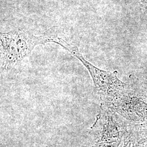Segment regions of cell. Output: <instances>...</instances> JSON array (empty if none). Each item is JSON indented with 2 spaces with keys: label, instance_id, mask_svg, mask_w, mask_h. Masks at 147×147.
Segmentation results:
<instances>
[{
  "label": "cell",
  "instance_id": "6da1fadb",
  "mask_svg": "<svg viewBox=\"0 0 147 147\" xmlns=\"http://www.w3.org/2000/svg\"><path fill=\"white\" fill-rule=\"evenodd\" d=\"M56 37L47 34L36 36L30 32L21 29L0 33L1 68H11L23 59L29 57L36 46L53 42Z\"/></svg>",
  "mask_w": 147,
  "mask_h": 147
},
{
  "label": "cell",
  "instance_id": "7a4b0ae2",
  "mask_svg": "<svg viewBox=\"0 0 147 147\" xmlns=\"http://www.w3.org/2000/svg\"><path fill=\"white\" fill-rule=\"evenodd\" d=\"M53 42L61 45L83 64L93 80L95 88L106 102L113 98L125 88V84L118 78L116 71L111 73L96 67L84 58L75 45L58 37L55 38Z\"/></svg>",
  "mask_w": 147,
  "mask_h": 147
},
{
  "label": "cell",
  "instance_id": "3957f363",
  "mask_svg": "<svg viewBox=\"0 0 147 147\" xmlns=\"http://www.w3.org/2000/svg\"><path fill=\"white\" fill-rule=\"evenodd\" d=\"M124 147H147V132H132L127 134Z\"/></svg>",
  "mask_w": 147,
  "mask_h": 147
},
{
  "label": "cell",
  "instance_id": "277c9868",
  "mask_svg": "<svg viewBox=\"0 0 147 147\" xmlns=\"http://www.w3.org/2000/svg\"><path fill=\"white\" fill-rule=\"evenodd\" d=\"M120 144L119 142H96L93 143L92 147H119Z\"/></svg>",
  "mask_w": 147,
  "mask_h": 147
}]
</instances>
